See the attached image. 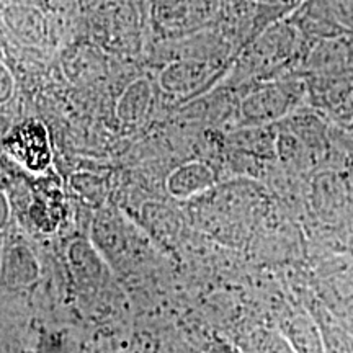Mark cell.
<instances>
[{"mask_svg": "<svg viewBox=\"0 0 353 353\" xmlns=\"http://www.w3.org/2000/svg\"><path fill=\"white\" fill-rule=\"evenodd\" d=\"M257 2L263 3V6H268V7H275L281 13L283 12L293 13L299 6H301L304 0H257Z\"/></svg>", "mask_w": 353, "mask_h": 353, "instance_id": "cell-3", "label": "cell"}, {"mask_svg": "<svg viewBox=\"0 0 353 353\" xmlns=\"http://www.w3.org/2000/svg\"><path fill=\"white\" fill-rule=\"evenodd\" d=\"M6 145L30 170H43L50 164V145L39 123H25V126L12 132Z\"/></svg>", "mask_w": 353, "mask_h": 353, "instance_id": "cell-2", "label": "cell"}, {"mask_svg": "<svg viewBox=\"0 0 353 353\" xmlns=\"http://www.w3.org/2000/svg\"><path fill=\"white\" fill-rule=\"evenodd\" d=\"M291 21L306 39L353 38V0H304Z\"/></svg>", "mask_w": 353, "mask_h": 353, "instance_id": "cell-1", "label": "cell"}, {"mask_svg": "<svg viewBox=\"0 0 353 353\" xmlns=\"http://www.w3.org/2000/svg\"><path fill=\"white\" fill-rule=\"evenodd\" d=\"M2 206L6 208V198H2ZM3 221H6V211L2 213V223H3Z\"/></svg>", "mask_w": 353, "mask_h": 353, "instance_id": "cell-4", "label": "cell"}]
</instances>
